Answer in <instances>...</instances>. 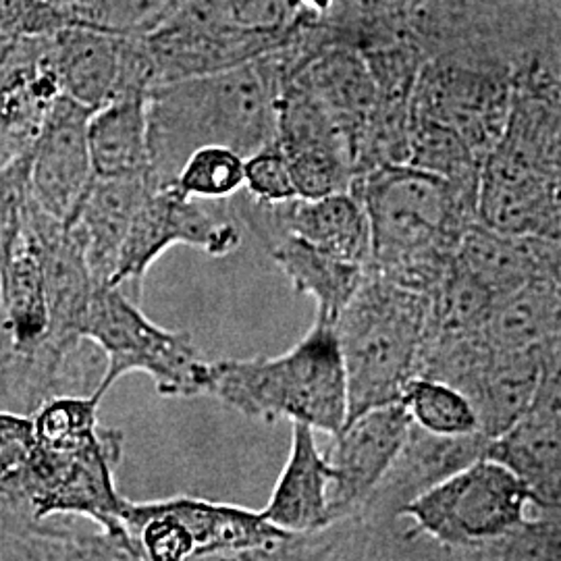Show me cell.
Instances as JSON below:
<instances>
[{
	"instance_id": "13",
	"label": "cell",
	"mask_w": 561,
	"mask_h": 561,
	"mask_svg": "<svg viewBox=\"0 0 561 561\" xmlns=\"http://www.w3.org/2000/svg\"><path fill=\"white\" fill-rule=\"evenodd\" d=\"M60 94L50 36L0 32V171L30 152Z\"/></svg>"
},
{
	"instance_id": "30",
	"label": "cell",
	"mask_w": 561,
	"mask_h": 561,
	"mask_svg": "<svg viewBox=\"0 0 561 561\" xmlns=\"http://www.w3.org/2000/svg\"><path fill=\"white\" fill-rule=\"evenodd\" d=\"M243 190L261 202H287L298 198L287 157L279 144H268L243 162Z\"/></svg>"
},
{
	"instance_id": "18",
	"label": "cell",
	"mask_w": 561,
	"mask_h": 561,
	"mask_svg": "<svg viewBox=\"0 0 561 561\" xmlns=\"http://www.w3.org/2000/svg\"><path fill=\"white\" fill-rule=\"evenodd\" d=\"M127 36L71 23L50 36V59L60 92L83 106L101 108L119 90Z\"/></svg>"
},
{
	"instance_id": "29",
	"label": "cell",
	"mask_w": 561,
	"mask_h": 561,
	"mask_svg": "<svg viewBox=\"0 0 561 561\" xmlns=\"http://www.w3.org/2000/svg\"><path fill=\"white\" fill-rule=\"evenodd\" d=\"M227 18L243 30L291 36L312 15L300 0H221ZM317 15V13H314Z\"/></svg>"
},
{
	"instance_id": "35",
	"label": "cell",
	"mask_w": 561,
	"mask_h": 561,
	"mask_svg": "<svg viewBox=\"0 0 561 561\" xmlns=\"http://www.w3.org/2000/svg\"><path fill=\"white\" fill-rule=\"evenodd\" d=\"M300 2L301 7H306L308 11H312L317 15H324V13H329V9L333 7L335 0H300Z\"/></svg>"
},
{
	"instance_id": "34",
	"label": "cell",
	"mask_w": 561,
	"mask_h": 561,
	"mask_svg": "<svg viewBox=\"0 0 561 561\" xmlns=\"http://www.w3.org/2000/svg\"><path fill=\"white\" fill-rule=\"evenodd\" d=\"M528 414L561 422V337L539 347V381Z\"/></svg>"
},
{
	"instance_id": "14",
	"label": "cell",
	"mask_w": 561,
	"mask_h": 561,
	"mask_svg": "<svg viewBox=\"0 0 561 561\" xmlns=\"http://www.w3.org/2000/svg\"><path fill=\"white\" fill-rule=\"evenodd\" d=\"M489 445L491 439L482 433L443 437L412 422L398 458L364 505L360 516L352 522L373 530L391 528V524L400 522L401 510L408 503L414 502L424 491L458 472L470 461L484 458L489 454Z\"/></svg>"
},
{
	"instance_id": "12",
	"label": "cell",
	"mask_w": 561,
	"mask_h": 561,
	"mask_svg": "<svg viewBox=\"0 0 561 561\" xmlns=\"http://www.w3.org/2000/svg\"><path fill=\"white\" fill-rule=\"evenodd\" d=\"M94 108L60 94L30 148L27 192L46 215L69 222L96 180L88 123Z\"/></svg>"
},
{
	"instance_id": "5",
	"label": "cell",
	"mask_w": 561,
	"mask_h": 561,
	"mask_svg": "<svg viewBox=\"0 0 561 561\" xmlns=\"http://www.w3.org/2000/svg\"><path fill=\"white\" fill-rule=\"evenodd\" d=\"M426 308V294L366 271L333 322L347 381V421L401 400L419 370Z\"/></svg>"
},
{
	"instance_id": "26",
	"label": "cell",
	"mask_w": 561,
	"mask_h": 561,
	"mask_svg": "<svg viewBox=\"0 0 561 561\" xmlns=\"http://www.w3.org/2000/svg\"><path fill=\"white\" fill-rule=\"evenodd\" d=\"M400 401L412 422L433 435L463 437L481 433L472 403L449 382L414 377L408 382Z\"/></svg>"
},
{
	"instance_id": "11",
	"label": "cell",
	"mask_w": 561,
	"mask_h": 561,
	"mask_svg": "<svg viewBox=\"0 0 561 561\" xmlns=\"http://www.w3.org/2000/svg\"><path fill=\"white\" fill-rule=\"evenodd\" d=\"M412 419L401 401L370 408L333 435L327 456L333 468L329 486L331 526L356 520L408 439Z\"/></svg>"
},
{
	"instance_id": "20",
	"label": "cell",
	"mask_w": 561,
	"mask_h": 561,
	"mask_svg": "<svg viewBox=\"0 0 561 561\" xmlns=\"http://www.w3.org/2000/svg\"><path fill=\"white\" fill-rule=\"evenodd\" d=\"M2 291L11 333L15 341V360L32 358L46 340L48 333V304L42 268L41 248L32 229L23 222L11 240L4 271ZM11 362V364H13ZM9 368V366H7Z\"/></svg>"
},
{
	"instance_id": "10",
	"label": "cell",
	"mask_w": 561,
	"mask_h": 561,
	"mask_svg": "<svg viewBox=\"0 0 561 561\" xmlns=\"http://www.w3.org/2000/svg\"><path fill=\"white\" fill-rule=\"evenodd\" d=\"M277 144L300 198L352 187L356 164L340 125L298 78H283L277 99Z\"/></svg>"
},
{
	"instance_id": "32",
	"label": "cell",
	"mask_w": 561,
	"mask_h": 561,
	"mask_svg": "<svg viewBox=\"0 0 561 561\" xmlns=\"http://www.w3.org/2000/svg\"><path fill=\"white\" fill-rule=\"evenodd\" d=\"M34 449V424L20 412L0 410V495L18 479Z\"/></svg>"
},
{
	"instance_id": "31",
	"label": "cell",
	"mask_w": 561,
	"mask_h": 561,
	"mask_svg": "<svg viewBox=\"0 0 561 561\" xmlns=\"http://www.w3.org/2000/svg\"><path fill=\"white\" fill-rule=\"evenodd\" d=\"M71 25L65 9L48 0H0V32L11 36H53Z\"/></svg>"
},
{
	"instance_id": "4",
	"label": "cell",
	"mask_w": 561,
	"mask_h": 561,
	"mask_svg": "<svg viewBox=\"0 0 561 561\" xmlns=\"http://www.w3.org/2000/svg\"><path fill=\"white\" fill-rule=\"evenodd\" d=\"M206 396L254 421L301 422L333 437L347 421L335 324L317 317L310 331L275 358L210 362Z\"/></svg>"
},
{
	"instance_id": "8",
	"label": "cell",
	"mask_w": 561,
	"mask_h": 561,
	"mask_svg": "<svg viewBox=\"0 0 561 561\" xmlns=\"http://www.w3.org/2000/svg\"><path fill=\"white\" fill-rule=\"evenodd\" d=\"M512 108V69L500 60L435 57L424 60L410 115L449 125L484 161L502 138Z\"/></svg>"
},
{
	"instance_id": "21",
	"label": "cell",
	"mask_w": 561,
	"mask_h": 561,
	"mask_svg": "<svg viewBox=\"0 0 561 561\" xmlns=\"http://www.w3.org/2000/svg\"><path fill=\"white\" fill-rule=\"evenodd\" d=\"M294 289L317 301V317L335 322L343 306L366 277V266L322 252L294 233H279L264 243Z\"/></svg>"
},
{
	"instance_id": "17",
	"label": "cell",
	"mask_w": 561,
	"mask_h": 561,
	"mask_svg": "<svg viewBox=\"0 0 561 561\" xmlns=\"http://www.w3.org/2000/svg\"><path fill=\"white\" fill-rule=\"evenodd\" d=\"M291 447L262 516L280 530L314 537L331 528L329 486L333 468L322 456L314 428L291 422Z\"/></svg>"
},
{
	"instance_id": "2",
	"label": "cell",
	"mask_w": 561,
	"mask_h": 561,
	"mask_svg": "<svg viewBox=\"0 0 561 561\" xmlns=\"http://www.w3.org/2000/svg\"><path fill=\"white\" fill-rule=\"evenodd\" d=\"M279 60L275 50L208 76L169 81L148 94L150 183L175 185L201 148H231L243 159L277 141Z\"/></svg>"
},
{
	"instance_id": "9",
	"label": "cell",
	"mask_w": 561,
	"mask_h": 561,
	"mask_svg": "<svg viewBox=\"0 0 561 561\" xmlns=\"http://www.w3.org/2000/svg\"><path fill=\"white\" fill-rule=\"evenodd\" d=\"M206 202L181 194L175 185L154 187L123 241L111 285L123 291L131 285L140 296L146 273L173 245L201 248L210 256L236 252L241 241L238 225Z\"/></svg>"
},
{
	"instance_id": "3",
	"label": "cell",
	"mask_w": 561,
	"mask_h": 561,
	"mask_svg": "<svg viewBox=\"0 0 561 561\" xmlns=\"http://www.w3.org/2000/svg\"><path fill=\"white\" fill-rule=\"evenodd\" d=\"M350 190L370 222L368 271L421 294L442 283L479 221L477 192L405 162L364 171Z\"/></svg>"
},
{
	"instance_id": "23",
	"label": "cell",
	"mask_w": 561,
	"mask_h": 561,
	"mask_svg": "<svg viewBox=\"0 0 561 561\" xmlns=\"http://www.w3.org/2000/svg\"><path fill=\"white\" fill-rule=\"evenodd\" d=\"M484 337L493 347L510 352L539 350L561 337V283L533 280L497 298Z\"/></svg>"
},
{
	"instance_id": "33",
	"label": "cell",
	"mask_w": 561,
	"mask_h": 561,
	"mask_svg": "<svg viewBox=\"0 0 561 561\" xmlns=\"http://www.w3.org/2000/svg\"><path fill=\"white\" fill-rule=\"evenodd\" d=\"M25 192H27V183L20 190H15L13 194H9L4 201H0V373L15 360V341L11 333L7 306H4V291H2V271H4V259H7L9 245L20 227L21 202Z\"/></svg>"
},
{
	"instance_id": "6",
	"label": "cell",
	"mask_w": 561,
	"mask_h": 561,
	"mask_svg": "<svg viewBox=\"0 0 561 561\" xmlns=\"http://www.w3.org/2000/svg\"><path fill=\"white\" fill-rule=\"evenodd\" d=\"M533 495L520 477L491 456L470 461L401 510L403 539L426 537L442 553L481 560L528 518Z\"/></svg>"
},
{
	"instance_id": "27",
	"label": "cell",
	"mask_w": 561,
	"mask_h": 561,
	"mask_svg": "<svg viewBox=\"0 0 561 561\" xmlns=\"http://www.w3.org/2000/svg\"><path fill=\"white\" fill-rule=\"evenodd\" d=\"M180 0H71V23L121 36H148L171 18Z\"/></svg>"
},
{
	"instance_id": "7",
	"label": "cell",
	"mask_w": 561,
	"mask_h": 561,
	"mask_svg": "<svg viewBox=\"0 0 561 561\" xmlns=\"http://www.w3.org/2000/svg\"><path fill=\"white\" fill-rule=\"evenodd\" d=\"M85 340L106 358L92 391L96 400L129 373L148 375L164 398L206 396L210 362L202 358L192 337L154 324L117 285H94Z\"/></svg>"
},
{
	"instance_id": "24",
	"label": "cell",
	"mask_w": 561,
	"mask_h": 561,
	"mask_svg": "<svg viewBox=\"0 0 561 561\" xmlns=\"http://www.w3.org/2000/svg\"><path fill=\"white\" fill-rule=\"evenodd\" d=\"M486 456L514 470L535 497L561 479V422L526 414L491 442Z\"/></svg>"
},
{
	"instance_id": "28",
	"label": "cell",
	"mask_w": 561,
	"mask_h": 561,
	"mask_svg": "<svg viewBox=\"0 0 561 561\" xmlns=\"http://www.w3.org/2000/svg\"><path fill=\"white\" fill-rule=\"evenodd\" d=\"M243 162L245 159L231 148L206 146L181 167L175 187L201 201H229L243 190Z\"/></svg>"
},
{
	"instance_id": "36",
	"label": "cell",
	"mask_w": 561,
	"mask_h": 561,
	"mask_svg": "<svg viewBox=\"0 0 561 561\" xmlns=\"http://www.w3.org/2000/svg\"><path fill=\"white\" fill-rule=\"evenodd\" d=\"M48 2H53V4H57L60 9H65L67 11V4L71 2V0H48Z\"/></svg>"
},
{
	"instance_id": "37",
	"label": "cell",
	"mask_w": 561,
	"mask_h": 561,
	"mask_svg": "<svg viewBox=\"0 0 561 561\" xmlns=\"http://www.w3.org/2000/svg\"><path fill=\"white\" fill-rule=\"evenodd\" d=\"M560 106H561V69H560Z\"/></svg>"
},
{
	"instance_id": "1",
	"label": "cell",
	"mask_w": 561,
	"mask_h": 561,
	"mask_svg": "<svg viewBox=\"0 0 561 561\" xmlns=\"http://www.w3.org/2000/svg\"><path fill=\"white\" fill-rule=\"evenodd\" d=\"M99 405L92 393L44 401L30 416L34 449L0 497L23 503L32 520L76 516L94 522L113 549L138 560L123 522L127 500L115 484L123 437L101 428Z\"/></svg>"
},
{
	"instance_id": "16",
	"label": "cell",
	"mask_w": 561,
	"mask_h": 561,
	"mask_svg": "<svg viewBox=\"0 0 561 561\" xmlns=\"http://www.w3.org/2000/svg\"><path fill=\"white\" fill-rule=\"evenodd\" d=\"M458 261L495 298L533 280L561 283V240L502 233L479 221L466 231Z\"/></svg>"
},
{
	"instance_id": "19",
	"label": "cell",
	"mask_w": 561,
	"mask_h": 561,
	"mask_svg": "<svg viewBox=\"0 0 561 561\" xmlns=\"http://www.w3.org/2000/svg\"><path fill=\"white\" fill-rule=\"evenodd\" d=\"M152 190L148 175L96 178L92 183L71 222L80 227L85 241V259L94 285L113 280L123 241Z\"/></svg>"
},
{
	"instance_id": "25",
	"label": "cell",
	"mask_w": 561,
	"mask_h": 561,
	"mask_svg": "<svg viewBox=\"0 0 561 561\" xmlns=\"http://www.w3.org/2000/svg\"><path fill=\"white\" fill-rule=\"evenodd\" d=\"M405 164L435 173L461 190L477 194L481 190V159L442 121L410 115Z\"/></svg>"
},
{
	"instance_id": "22",
	"label": "cell",
	"mask_w": 561,
	"mask_h": 561,
	"mask_svg": "<svg viewBox=\"0 0 561 561\" xmlns=\"http://www.w3.org/2000/svg\"><path fill=\"white\" fill-rule=\"evenodd\" d=\"M96 178L150 175L148 96H121L96 108L88 123Z\"/></svg>"
},
{
	"instance_id": "15",
	"label": "cell",
	"mask_w": 561,
	"mask_h": 561,
	"mask_svg": "<svg viewBox=\"0 0 561 561\" xmlns=\"http://www.w3.org/2000/svg\"><path fill=\"white\" fill-rule=\"evenodd\" d=\"M289 76L298 78L340 125L358 173L362 141L377 106V85L360 48L335 42Z\"/></svg>"
}]
</instances>
